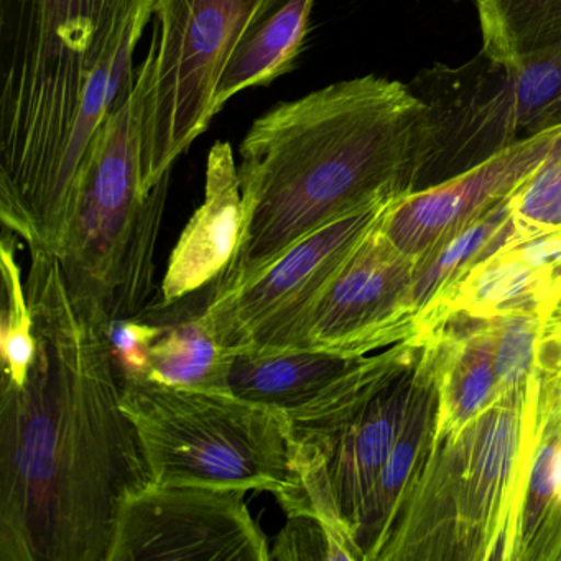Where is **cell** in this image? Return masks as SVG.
I'll use <instances>...</instances> for the list:
<instances>
[{"instance_id":"30bf717a","label":"cell","mask_w":561,"mask_h":561,"mask_svg":"<svg viewBox=\"0 0 561 561\" xmlns=\"http://www.w3.org/2000/svg\"><path fill=\"white\" fill-rule=\"evenodd\" d=\"M379 222L308 314L295 350L357 357L415 337L407 300L416 261L387 239Z\"/></svg>"},{"instance_id":"7402d4cb","label":"cell","mask_w":561,"mask_h":561,"mask_svg":"<svg viewBox=\"0 0 561 561\" xmlns=\"http://www.w3.org/2000/svg\"><path fill=\"white\" fill-rule=\"evenodd\" d=\"M494 340L499 393L520 389L535 379V354L545 321L531 317L488 320Z\"/></svg>"},{"instance_id":"ffe728a7","label":"cell","mask_w":561,"mask_h":561,"mask_svg":"<svg viewBox=\"0 0 561 561\" xmlns=\"http://www.w3.org/2000/svg\"><path fill=\"white\" fill-rule=\"evenodd\" d=\"M515 238L517 229L512 215L511 198H507L426 252L416 261L407 300L413 320H416L436 295L458 280L465 272L508 242L515 241Z\"/></svg>"},{"instance_id":"4316f807","label":"cell","mask_w":561,"mask_h":561,"mask_svg":"<svg viewBox=\"0 0 561 561\" xmlns=\"http://www.w3.org/2000/svg\"><path fill=\"white\" fill-rule=\"evenodd\" d=\"M525 561H561V442L554 469L553 502L550 514L528 550Z\"/></svg>"},{"instance_id":"d4e9b609","label":"cell","mask_w":561,"mask_h":561,"mask_svg":"<svg viewBox=\"0 0 561 561\" xmlns=\"http://www.w3.org/2000/svg\"><path fill=\"white\" fill-rule=\"evenodd\" d=\"M271 560H337L333 538L320 518L288 515L287 524L271 547Z\"/></svg>"},{"instance_id":"d6986e66","label":"cell","mask_w":561,"mask_h":561,"mask_svg":"<svg viewBox=\"0 0 561 561\" xmlns=\"http://www.w3.org/2000/svg\"><path fill=\"white\" fill-rule=\"evenodd\" d=\"M313 4L314 0H264L222 71L216 114L241 91L267 87L295 67L304 50Z\"/></svg>"},{"instance_id":"7c38bea8","label":"cell","mask_w":561,"mask_h":561,"mask_svg":"<svg viewBox=\"0 0 561 561\" xmlns=\"http://www.w3.org/2000/svg\"><path fill=\"white\" fill-rule=\"evenodd\" d=\"M561 304V226L508 242L436 295L416 317L423 343L455 318L531 317L547 321Z\"/></svg>"},{"instance_id":"ba28073f","label":"cell","mask_w":561,"mask_h":561,"mask_svg":"<svg viewBox=\"0 0 561 561\" xmlns=\"http://www.w3.org/2000/svg\"><path fill=\"white\" fill-rule=\"evenodd\" d=\"M393 199L370 203L328 222L251 280L211 294L199 313L219 346L229 354L295 350L308 314Z\"/></svg>"},{"instance_id":"e0dca14e","label":"cell","mask_w":561,"mask_h":561,"mask_svg":"<svg viewBox=\"0 0 561 561\" xmlns=\"http://www.w3.org/2000/svg\"><path fill=\"white\" fill-rule=\"evenodd\" d=\"M364 356L317 350L245 351L229 357L225 392L288 413L310 403Z\"/></svg>"},{"instance_id":"3957f363","label":"cell","mask_w":561,"mask_h":561,"mask_svg":"<svg viewBox=\"0 0 561 561\" xmlns=\"http://www.w3.org/2000/svg\"><path fill=\"white\" fill-rule=\"evenodd\" d=\"M153 0H0V219L58 255L73 211L75 140L93 78Z\"/></svg>"},{"instance_id":"5b68a950","label":"cell","mask_w":561,"mask_h":561,"mask_svg":"<svg viewBox=\"0 0 561 561\" xmlns=\"http://www.w3.org/2000/svg\"><path fill=\"white\" fill-rule=\"evenodd\" d=\"M150 68L147 55L88 146L58 254L71 294L96 305L107 321L146 313L153 290V252L172 172L146 195L140 126Z\"/></svg>"},{"instance_id":"5bb4252c","label":"cell","mask_w":561,"mask_h":561,"mask_svg":"<svg viewBox=\"0 0 561 561\" xmlns=\"http://www.w3.org/2000/svg\"><path fill=\"white\" fill-rule=\"evenodd\" d=\"M244 206L231 144L216 142L206 162L205 199L183 229L162 282V308L218 280L241 241Z\"/></svg>"},{"instance_id":"9c48e42d","label":"cell","mask_w":561,"mask_h":561,"mask_svg":"<svg viewBox=\"0 0 561 561\" xmlns=\"http://www.w3.org/2000/svg\"><path fill=\"white\" fill-rule=\"evenodd\" d=\"M244 494L150 482L121 505L107 561H268Z\"/></svg>"},{"instance_id":"f1b7e54d","label":"cell","mask_w":561,"mask_h":561,"mask_svg":"<svg viewBox=\"0 0 561 561\" xmlns=\"http://www.w3.org/2000/svg\"><path fill=\"white\" fill-rule=\"evenodd\" d=\"M557 310H561V308H557Z\"/></svg>"},{"instance_id":"603a6c76","label":"cell","mask_w":561,"mask_h":561,"mask_svg":"<svg viewBox=\"0 0 561 561\" xmlns=\"http://www.w3.org/2000/svg\"><path fill=\"white\" fill-rule=\"evenodd\" d=\"M517 238H534L561 226V150L511 196Z\"/></svg>"},{"instance_id":"2e32d148","label":"cell","mask_w":561,"mask_h":561,"mask_svg":"<svg viewBox=\"0 0 561 561\" xmlns=\"http://www.w3.org/2000/svg\"><path fill=\"white\" fill-rule=\"evenodd\" d=\"M438 415V350L435 340L422 343L416 386L402 433L360 514L356 540L364 561H377L400 507L428 461Z\"/></svg>"},{"instance_id":"8fae6325","label":"cell","mask_w":561,"mask_h":561,"mask_svg":"<svg viewBox=\"0 0 561 561\" xmlns=\"http://www.w3.org/2000/svg\"><path fill=\"white\" fill-rule=\"evenodd\" d=\"M560 150L561 124L522 137L453 179L393 199L380 219V231L399 251L419 261L436 244L511 198Z\"/></svg>"},{"instance_id":"6da1fadb","label":"cell","mask_w":561,"mask_h":561,"mask_svg":"<svg viewBox=\"0 0 561 561\" xmlns=\"http://www.w3.org/2000/svg\"><path fill=\"white\" fill-rule=\"evenodd\" d=\"M0 561H107L121 505L152 482L121 405L110 321L31 248L2 284Z\"/></svg>"},{"instance_id":"7a4b0ae2","label":"cell","mask_w":561,"mask_h":561,"mask_svg":"<svg viewBox=\"0 0 561 561\" xmlns=\"http://www.w3.org/2000/svg\"><path fill=\"white\" fill-rule=\"evenodd\" d=\"M426 127L412 88L376 75L278 103L255 119L239 147L241 241L213 294L251 280L328 222L415 192Z\"/></svg>"},{"instance_id":"9a60e30c","label":"cell","mask_w":561,"mask_h":561,"mask_svg":"<svg viewBox=\"0 0 561 561\" xmlns=\"http://www.w3.org/2000/svg\"><path fill=\"white\" fill-rule=\"evenodd\" d=\"M119 377L183 389L222 390L231 354L226 353L202 313L175 323H149L144 314L110 323Z\"/></svg>"},{"instance_id":"cb8c5ba5","label":"cell","mask_w":561,"mask_h":561,"mask_svg":"<svg viewBox=\"0 0 561 561\" xmlns=\"http://www.w3.org/2000/svg\"><path fill=\"white\" fill-rule=\"evenodd\" d=\"M561 442L560 423L554 416H548L541 432L540 442L535 449L524 511H522L520 553L518 561H525L528 550L537 540L548 514L554 491V469H557L558 446Z\"/></svg>"},{"instance_id":"44dd1931","label":"cell","mask_w":561,"mask_h":561,"mask_svg":"<svg viewBox=\"0 0 561 561\" xmlns=\"http://www.w3.org/2000/svg\"><path fill=\"white\" fill-rule=\"evenodd\" d=\"M482 54L517 68L561 47V0H474Z\"/></svg>"},{"instance_id":"ac0fdd59","label":"cell","mask_w":561,"mask_h":561,"mask_svg":"<svg viewBox=\"0 0 561 561\" xmlns=\"http://www.w3.org/2000/svg\"><path fill=\"white\" fill-rule=\"evenodd\" d=\"M430 337L438 350L435 438H446L456 435L501 396L495 377L494 340L488 320L469 318L449 320Z\"/></svg>"},{"instance_id":"f546056e","label":"cell","mask_w":561,"mask_h":561,"mask_svg":"<svg viewBox=\"0 0 561 561\" xmlns=\"http://www.w3.org/2000/svg\"><path fill=\"white\" fill-rule=\"evenodd\" d=\"M558 308H561V304H560V307H558Z\"/></svg>"},{"instance_id":"52a82bcc","label":"cell","mask_w":561,"mask_h":561,"mask_svg":"<svg viewBox=\"0 0 561 561\" xmlns=\"http://www.w3.org/2000/svg\"><path fill=\"white\" fill-rule=\"evenodd\" d=\"M264 0H153L156 31L140 126L149 195L215 119L222 71Z\"/></svg>"},{"instance_id":"277c9868","label":"cell","mask_w":561,"mask_h":561,"mask_svg":"<svg viewBox=\"0 0 561 561\" xmlns=\"http://www.w3.org/2000/svg\"><path fill=\"white\" fill-rule=\"evenodd\" d=\"M545 422L535 373L456 435L433 439L377 561H518L525 492Z\"/></svg>"},{"instance_id":"484cf974","label":"cell","mask_w":561,"mask_h":561,"mask_svg":"<svg viewBox=\"0 0 561 561\" xmlns=\"http://www.w3.org/2000/svg\"><path fill=\"white\" fill-rule=\"evenodd\" d=\"M535 373L540 387L543 415H557L561 410V310L554 311L543 327L535 354Z\"/></svg>"},{"instance_id":"83f0119b","label":"cell","mask_w":561,"mask_h":561,"mask_svg":"<svg viewBox=\"0 0 561 561\" xmlns=\"http://www.w3.org/2000/svg\"><path fill=\"white\" fill-rule=\"evenodd\" d=\"M561 124V100L551 107L550 113L545 117L543 123H541L540 130L548 129V127L560 126Z\"/></svg>"},{"instance_id":"4fadbf2b","label":"cell","mask_w":561,"mask_h":561,"mask_svg":"<svg viewBox=\"0 0 561 561\" xmlns=\"http://www.w3.org/2000/svg\"><path fill=\"white\" fill-rule=\"evenodd\" d=\"M458 93L466 117L489 152L540 133L551 107L561 100V47L517 68L479 54L458 70Z\"/></svg>"},{"instance_id":"8992f818","label":"cell","mask_w":561,"mask_h":561,"mask_svg":"<svg viewBox=\"0 0 561 561\" xmlns=\"http://www.w3.org/2000/svg\"><path fill=\"white\" fill-rule=\"evenodd\" d=\"M121 405L157 484L211 485L275 497L298 485L290 423L280 410L222 390L129 377H121Z\"/></svg>"}]
</instances>
